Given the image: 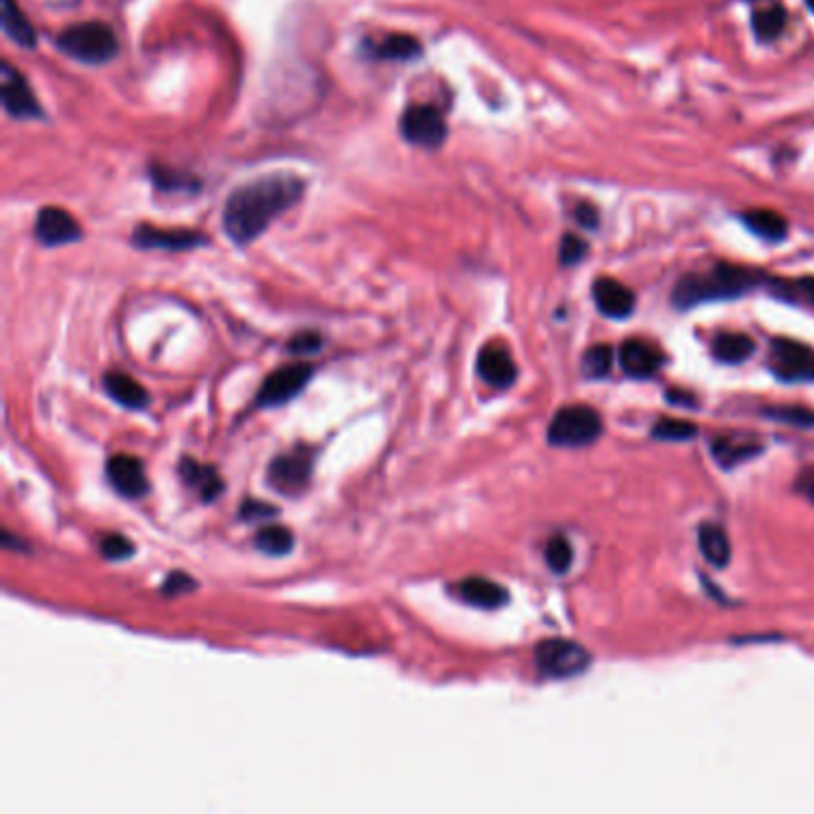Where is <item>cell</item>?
<instances>
[{"label":"cell","instance_id":"27","mask_svg":"<svg viewBox=\"0 0 814 814\" xmlns=\"http://www.w3.org/2000/svg\"><path fill=\"white\" fill-rule=\"evenodd\" d=\"M253 542L263 554L284 556V554H290L294 547V533L284 525H263L261 531L256 533Z\"/></svg>","mask_w":814,"mask_h":814},{"label":"cell","instance_id":"3","mask_svg":"<svg viewBox=\"0 0 814 814\" xmlns=\"http://www.w3.org/2000/svg\"><path fill=\"white\" fill-rule=\"evenodd\" d=\"M56 46L67 58L84 65H103L117 56V38L103 22H84L67 26L58 34Z\"/></svg>","mask_w":814,"mask_h":814},{"label":"cell","instance_id":"40","mask_svg":"<svg viewBox=\"0 0 814 814\" xmlns=\"http://www.w3.org/2000/svg\"><path fill=\"white\" fill-rule=\"evenodd\" d=\"M795 487H798L800 495H805L810 501H814V471H805L803 476L798 478Z\"/></svg>","mask_w":814,"mask_h":814},{"label":"cell","instance_id":"18","mask_svg":"<svg viewBox=\"0 0 814 814\" xmlns=\"http://www.w3.org/2000/svg\"><path fill=\"white\" fill-rule=\"evenodd\" d=\"M454 590L466 604L481 607V609L505 607L507 600H509V592L501 588L499 583H495L490 578H481V576L464 578L461 583H456Z\"/></svg>","mask_w":814,"mask_h":814},{"label":"cell","instance_id":"41","mask_svg":"<svg viewBox=\"0 0 814 814\" xmlns=\"http://www.w3.org/2000/svg\"><path fill=\"white\" fill-rule=\"evenodd\" d=\"M805 3H807V8L814 12V0H805Z\"/></svg>","mask_w":814,"mask_h":814},{"label":"cell","instance_id":"19","mask_svg":"<svg viewBox=\"0 0 814 814\" xmlns=\"http://www.w3.org/2000/svg\"><path fill=\"white\" fill-rule=\"evenodd\" d=\"M103 387H105V395L113 402H117L120 406H125V409L139 411L148 406V392L144 389L142 383H137V380L129 377L127 373H122V371L105 373Z\"/></svg>","mask_w":814,"mask_h":814},{"label":"cell","instance_id":"28","mask_svg":"<svg viewBox=\"0 0 814 814\" xmlns=\"http://www.w3.org/2000/svg\"><path fill=\"white\" fill-rule=\"evenodd\" d=\"M698 436V426L683 418H662L653 428V438L667 442H686Z\"/></svg>","mask_w":814,"mask_h":814},{"label":"cell","instance_id":"23","mask_svg":"<svg viewBox=\"0 0 814 814\" xmlns=\"http://www.w3.org/2000/svg\"><path fill=\"white\" fill-rule=\"evenodd\" d=\"M712 454L724 468H731L736 464H743L745 459L759 454V444L753 440H745V438L724 436V438L712 440Z\"/></svg>","mask_w":814,"mask_h":814},{"label":"cell","instance_id":"32","mask_svg":"<svg viewBox=\"0 0 814 814\" xmlns=\"http://www.w3.org/2000/svg\"><path fill=\"white\" fill-rule=\"evenodd\" d=\"M99 547H101V554L105 556V559H111V562H122V559H127V556L134 554L132 542L125 535H120V533L105 535L101 540Z\"/></svg>","mask_w":814,"mask_h":814},{"label":"cell","instance_id":"20","mask_svg":"<svg viewBox=\"0 0 814 814\" xmlns=\"http://www.w3.org/2000/svg\"><path fill=\"white\" fill-rule=\"evenodd\" d=\"M180 476L194 493H199L203 501H213L223 495V478L218 476V471L211 466H203L194 459L182 461Z\"/></svg>","mask_w":814,"mask_h":814},{"label":"cell","instance_id":"15","mask_svg":"<svg viewBox=\"0 0 814 814\" xmlns=\"http://www.w3.org/2000/svg\"><path fill=\"white\" fill-rule=\"evenodd\" d=\"M478 375L495 389H507L517 383V363H513L509 349L501 344H487L478 357Z\"/></svg>","mask_w":814,"mask_h":814},{"label":"cell","instance_id":"22","mask_svg":"<svg viewBox=\"0 0 814 814\" xmlns=\"http://www.w3.org/2000/svg\"><path fill=\"white\" fill-rule=\"evenodd\" d=\"M700 540V550L704 554V559L714 566H726L731 559V540L722 525L716 523H702L698 531Z\"/></svg>","mask_w":814,"mask_h":814},{"label":"cell","instance_id":"30","mask_svg":"<svg viewBox=\"0 0 814 814\" xmlns=\"http://www.w3.org/2000/svg\"><path fill=\"white\" fill-rule=\"evenodd\" d=\"M612 363L614 349L609 344H595L586 351V357H583V371H586L588 377H604L612 371Z\"/></svg>","mask_w":814,"mask_h":814},{"label":"cell","instance_id":"24","mask_svg":"<svg viewBox=\"0 0 814 814\" xmlns=\"http://www.w3.org/2000/svg\"><path fill=\"white\" fill-rule=\"evenodd\" d=\"M3 32L15 41L18 46L24 48H34L36 44V32L30 22V18L24 15L15 0H3Z\"/></svg>","mask_w":814,"mask_h":814},{"label":"cell","instance_id":"16","mask_svg":"<svg viewBox=\"0 0 814 814\" xmlns=\"http://www.w3.org/2000/svg\"><path fill=\"white\" fill-rule=\"evenodd\" d=\"M619 361H621V369L626 375L649 377L662 369L664 357L655 344L645 342V339H626V342L621 344Z\"/></svg>","mask_w":814,"mask_h":814},{"label":"cell","instance_id":"38","mask_svg":"<svg viewBox=\"0 0 814 814\" xmlns=\"http://www.w3.org/2000/svg\"><path fill=\"white\" fill-rule=\"evenodd\" d=\"M194 586H196L194 578H189V576L182 574V572H174V574H170V576L166 578V583H162V592H166V595H172V597H178V595H182V592L194 590Z\"/></svg>","mask_w":814,"mask_h":814},{"label":"cell","instance_id":"35","mask_svg":"<svg viewBox=\"0 0 814 814\" xmlns=\"http://www.w3.org/2000/svg\"><path fill=\"white\" fill-rule=\"evenodd\" d=\"M239 513H241V519H244V521H259V519H270V517H275L278 509H275V507H270V505H265V501L249 499V501H244Z\"/></svg>","mask_w":814,"mask_h":814},{"label":"cell","instance_id":"37","mask_svg":"<svg viewBox=\"0 0 814 814\" xmlns=\"http://www.w3.org/2000/svg\"><path fill=\"white\" fill-rule=\"evenodd\" d=\"M320 344L323 342H320V337L316 332L296 335L290 342V351H292V354H298V357H308V354H316Z\"/></svg>","mask_w":814,"mask_h":814},{"label":"cell","instance_id":"11","mask_svg":"<svg viewBox=\"0 0 814 814\" xmlns=\"http://www.w3.org/2000/svg\"><path fill=\"white\" fill-rule=\"evenodd\" d=\"M132 244L139 249H162V251H192L206 247L208 237L196 229H162L154 225H139L134 229Z\"/></svg>","mask_w":814,"mask_h":814},{"label":"cell","instance_id":"2","mask_svg":"<svg viewBox=\"0 0 814 814\" xmlns=\"http://www.w3.org/2000/svg\"><path fill=\"white\" fill-rule=\"evenodd\" d=\"M765 280L762 273L753 268L716 263L708 273H690L678 280L674 290V304L678 308H690L704 302H724L755 290Z\"/></svg>","mask_w":814,"mask_h":814},{"label":"cell","instance_id":"26","mask_svg":"<svg viewBox=\"0 0 814 814\" xmlns=\"http://www.w3.org/2000/svg\"><path fill=\"white\" fill-rule=\"evenodd\" d=\"M755 342L748 335L724 332L714 339V357L722 363H743L753 357Z\"/></svg>","mask_w":814,"mask_h":814},{"label":"cell","instance_id":"8","mask_svg":"<svg viewBox=\"0 0 814 814\" xmlns=\"http://www.w3.org/2000/svg\"><path fill=\"white\" fill-rule=\"evenodd\" d=\"M310 375H314V365L310 363H290L282 365L275 373H270L265 377V383L259 389V397H256V404L259 406H282L292 402L298 392H302Z\"/></svg>","mask_w":814,"mask_h":814},{"label":"cell","instance_id":"4","mask_svg":"<svg viewBox=\"0 0 814 814\" xmlns=\"http://www.w3.org/2000/svg\"><path fill=\"white\" fill-rule=\"evenodd\" d=\"M600 436H602V418L586 404L564 406V409L554 414L550 430H547V438L554 446H568V450L588 446Z\"/></svg>","mask_w":814,"mask_h":814},{"label":"cell","instance_id":"17","mask_svg":"<svg viewBox=\"0 0 814 814\" xmlns=\"http://www.w3.org/2000/svg\"><path fill=\"white\" fill-rule=\"evenodd\" d=\"M420 44L409 34H387L383 38H365L363 53L371 60H414L420 56Z\"/></svg>","mask_w":814,"mask_h":814},{"label":"cell","instance_id":"12","mask_svg":"<svg viewBox=\"0 0 814 814\" xmlns=\"http://www.w3.org/2000/svg\"><path fill=\"white\" fill-rule=\"evenodd\" d=\"M34 235L48 249L65 247V244H75L81 239V225L65 208L46 206L36 215Z\"/></svg>","mask_w":814,"mask_h":814},{"label":"cell","instance_id":"6","mask_svg":"<svg viewBox=\"0 0 814 814\" xmlns=\"http://www.w3.org/2000/svg\"><path fill=\"white\" fill-rule=\"evenodd\" d=\"M402 137L423 148H440L446 139V120L436 105H409L399 120Z\"/></svg>","mask_w":814,"mask_h":814},{"label":"cell","instance_id":"9","mask_svg":"<svg viewBox=\"0 0 814 814\" xmlns=\"http://www.w3.org/2000/svg\"><path fill=\"white\" fill-rule=\"evenodd\" d=\"M771 371L781 380H814V349L795 339L779 337L771 342Z\"/></svg>","mask_w":814,"mask_h":814},{"label":"cell","instance_id":"10","mask_svg":"<svg viewBox=\"0 0 814 814\" xmlns=\"http://www.w3.org/2000/svg\"><path fill=\"white\" fill-rule=\"evenodd\" d=\"M3 84H0V93H3V108L10 117L15 120H41L44 111L34 97L32 87L26 84V79L20 70H15L8 60H3Z\"/></svg>","mask_w":814,"mask_h":814},{"label":"cell","instance_id":"5","mask_svg":"<svg viewBox=\"0 0 814 814\" xmlns=\"http://www.w3.org/2000/svg\"><path fill=\"white\" fill-rule=\"evenodd\" d=\"M535 667L547 678H572L590 667V653L574 641H542L535 647Z\"/></svg>","mask_w":814,"mask_h":814},{"label":"cell","instance_id":"1","mask_svg":"<svg viewBox=\"0 0 814 814\" xmlns=\"http://www.w3.org/2000/svg\"><path fill=\"white\" fill-rule=\"evenodd\" d=\"M306 192V182L292 172L265 174L235 189L223 208L225 235L239 247L259 239L282 213L294 208Z\"/></svg>","mask_w":814,"mask_h":814},{"label":"cell","instance_id":"29","mask_svg":"<svg viewBox=\"0 0 814 814\" xmlns=\"http://www.w3.org/2000/svg\"><path fill=\"white\" fill-rule=\"evenodd\" d=\"M545 559L554 574H566L574 564L572 542H568L564 535H554L545 547Z\"/></svg>","mask_w":814,"mask_h":814},{"label":"cell","instance_id":"34","mask_svg":"<svg viewBox=\"0 0 814 814\" xmlns=\"http://www.w3.org/2000/svg\"><path fill=\"white\" fill-rule=\"evenodd\" d=\"M588 253V244L583 241L578 235H564L562 244H559V261L562 265H576L580 263L583 259H586Z\"/></svg>","mask_w":814,"mask_h":814},{"label":"cell","instance_id":"36","mask_svg":"<svg viewBox=\"0 0 814 814\" xmlns=\"http://www.w3.org/2000/svg\"><path fill=\"white\" fill-rule=\"evenodd\" d=\"M574 218L583 229H597V225H600V211H597L595 203L580 201L574 211Z\"/></svg>","mask_w":814,"mask_h":814},{"label":"cell","instance_id":"33","mask_svg":"<svg viewBox=\"0 0 814 814\" xmlns=\"http://www.w3.org/2000/svg\"><path fill=\"white\" fill-rule=\"evenodd\" d=\"M151 180L156 182L158 189H162V192H168V189H174V192H178V189H192V186H196L194 178L189 180L186 174H180V172H174V170H166V168H158V166L151 168Z\"/></svg>","mask_w":814,"mask_h":814},{"label":"cell","instance_id":"39","mask_svg":"<svg viewBox=\"0 0 814 814\" xmlns=\"http://www.w3.org/2000/svg\"><path fill=\"white\" fill-rule=\"evenodd\" d=\"M769 414L775 416V418L791 420V423H798V426H810V423H814V414H810L805 409H771Z\"/></svg>","mask_w":814,"mask_h":814},{"label":"cell","instance_id":"31","mask_svg":"<svg viewBox=\"0 0 814 814\" xmlns=\"http://www.w3.org/2000/svg\"><path fill=\"white\" fill-rule=\"evenodd\" d=\"M775 290L779 296L791 298V302L807 304L814 308V278H800V280H777Z\"/></svg>","mask_w":814,"mask_h":814},{"label":"cell","instance_id":"13","mask_svg":"<svg viewBox=\"0 0 814 814\" xmlns=\"http://www.w3.org/2000/svg\"><path fill=\"white\" fill-rule=\"evenodd\" d=\"M108 481L115 487L122 497H144L148 493V478L144 473V464L137 456L115 454L105 466Z\"/></svg>","mask_w":814,"mask_h":814},{"label":"cell","instance_id":"25","mask_svg":"<svg viewBox=\"0 0 814 814\" xmlns=\"http://www.w3.org/2000/svg\"><path fill=\"white\" fill-rule=\"evenodd\" d=\"M785 24H789V15H785V10L779 3L759 8L753 15V32L759 41H765V44L777 41L783 34Z\"/></svg>","mask_w":814,"mask_h":814},{"label":"cell","instance_id":"7","mask_svg":"<svg viewBox=\"0 0 814 814\" xmlns=\"http://www.w3.org/2000/svg\"><path fill=\"white\" fill-rule=\"evenodd\" d=\"M314 473V454L308 450H294L273 459L268 468V483L282 495L304 493Z\"/></svg>","mask_w":814,"mask_h":814},{"label":"cell","instance_id":"14","mask_svg":"<svg viewBox=\"0 0 814 814\" xmlns=\"http://www.w3.org/2000/svg\"><path fill=\"white\" fill-rule=\"evenodd\" d=\"M592 298L607 318H629L635 308L633 290L614 278H597L592 284Z\"/></svg>","mask_w":814,"mask_h":814},{"label":"cell","instance_id":"21","mask_svg":"<svg viewBox=\"0 0 814 814\" xmlns=\"http://www.w3.org/2000/svg\"><path fill=\"white\" fill-rule=\"evenodd\" d=\"M740 223L750 229L753 235L765 241H781L789 235V223H785L783 215L777 211H767V208H757V211H745L740 215Z\"/></svg>","mask_w":814,"mask_h":814}]
</instances>
